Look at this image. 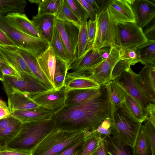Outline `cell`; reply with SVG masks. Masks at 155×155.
<instances>
[{
  "label": "cell",
  "mask_w": 155,
  "mask_h": 155,
  "mask_svg": "<svg viewBox=\"0 0 155 155\" xmlns=\"http://www.w3.org/2000/svg\"><path fill=\"white\" fill-rule=\"evenodd\" d=\"M111 114V103L104 86L83 103L64 107L52 118L56 127L64 131H93Z\"/></svg>",
  "instance_id": "1"
},
{
  "label": "cell",
  "mask_w": 155,
  "mask_h": 155,
  "mask_svg": "<svg viewBox=\"0 0 155 155\" xmlns=\"http://www.w3.org/2000/svg\"><path fill=\"white\" fill-rule=\"evenodd\" d=\"M55 127L52 118L22 124L17 134L3 145L8 148L31 152Z\"/></svg>",
  "instance_id": "2"
},
{
  "label": "cell",
  "mask_w": 155,
  "mask_h": 155,
  "mask_svg": "<svg viewBox=\"0 0 155 155\" xmlns=\"http://www.w3.org/2000/svg\"><path fill=\"white\" fill-rule=\"evenodd\" d=\"M92 131L69 132L55 127L31 151V155H55L84 139Z\"/></svg>",
  "instance_id": "3"
},
{
  "label": "cell",
  "mask_w": 155,
  "mask_h": 155,
  "mask_svg": "<svg viewBox=\"0 0 155 155\" xmlns=\"http://www.w3.org/2000/svg\"><path fill=\"white\" fill-rule=\"evenodd\" d=\"M111 118L110 135L133 149L142 123L132 117L124 104L111 111Z\"/></svg>",
  "instance_id": "4"
},
{
  "label": "cell",
  "mask_w": 155,
  "mask_h": 155,
  "mask_svg": "<svg viewBox=\"0 0 155 155\" xmlns=\"http://www.w3.org/2000/svg\"><path fill=\"white\" fill-rule=\"evenodd\" d=\"M0 14V28L17 48L30 53L36 58L48 46L49 44L41 38L31 36L16 29Z\"/></svg>",
  "instance_id": "5"
},
{
  "label": "cell",
  "mask_w": 155,
  "mask_h": 155,
  "mask_svg": "<svg viewBox=\"0 0 155 155\" xmlns=\"http://www.w3.org/2000/svg\"><path fill=\"white\" fill-rule=\"evenodd\" d=\"M147 41L142 28L136 22H115L114 46L136 49Z\"/></svg>",
  "instance_id": "6"
},
{
  "label": "cell",
  "mask_w": 155,
  "mask_h": 155,
  "mask_svg": "<svg viewBox=\"0 0 155 155\" xmlns=\"http://www.w3.org/2000/svg\"><path fill=\"white\" fill-rule=\"evenodd\" d=\"M96 30L92 48L99 50L114 46L115 21L107 6L96 14Z\"/></svg>",
  "instance_id": "7"
},
{
  "label": "cell",
  "mask_w": 155,
  "mask_h": 155,
  "mask_svg": "<svg viewBox=\"0 0 155 155\" xmlns=\"http://www.w3.org/2000/svg\"><path fill=\"white\" fill-rule=\"evenodd\" d=\"M21 75V78L4 76L2 82L5 93L16 91L31 97L49 90L35 77L26 73Z\"/></svg>",
  "instance_id": "8"
},
{
  "label": "cell",
  "mask_w": 155,
  "mask_h": 155,
  "mask_svg": "<svg viewBox=\"0 0 155 155\" xmlns=\"http://www.w3.org/2000/svg\"><path fill=\"white\" fill-rule=\"evenodd\" d=\"M114 80L127 94L140 103L145 112L147 105L150 103L154 102L143 90L139 79L138 74L134 72L131 68L123 72Z\"/></svg>",
  "instance_id": "9"
},
{
  "label": "cell",
  "mask_w": 155,
  "mask_h": 155,
  "mask_svg": "<svg viewBox=\"0 0 155 155\" xmlns=\"http://www.w3.org/2000/svg\"><path fill=\"white\" fill-rule=\"evenodd\" d=\"M54 25L59 32L67 52L68 60V69L69 66L77 58L79 28L71 23L56 19Z\"/></svg>",
  "instance_id": "10"
},
{
  "label": "cell",
  "mask_w": 155,
  "mask_h": 155,
  "mask_svg": "<svg viewBox=\"0 0 155 155\" xmlns=\"http://www.w3.org/2000/svg\"><path fill=\"white\" fill-rule=\"evenodd\" d=\"M120 59L119 49L112 46L107 58L95 68L82 74L88 77L101 86H104L111 81L113 69Z\"/></svg>",
  "instance_id": "11"
},
{
  "label": "cell",
  "mask_w": 155,
  "mask_h": 155,
  "mask_svg": "<svg viewBox=\"0 0 155 155\" xmlns=\"http://www.w3.org/2000/svg\"><path fill=\"white\" fill-rule=\"evenodd\" d=\"M66 94L64 86L59 90H49L30 97L41 107L54 114L65 106Z\"/></svg>",
  "instance_id": "12"
},
{
  "label": "cell",
  "mask_w": 155,
  "mask_h": 155,
  "mask_svg": "<svg viewBox=\"0 0 155 155\" xmlns=\"http://www.w3.org/2000/svg\"><path fill=\"white\" fill-rule=\"evenodd\" d=\"M134 0H109L107 7L115 22H136L131 4Z\"/></svg>",
  "instance_id": "13"
},
{
  "label": "cell",
  "mask_w": 155,
  "mask_h": 155,
  "mask_svg": "<svg viewBox=\"0 0 155 155\" xmlns=\"http://www.w3.org/2000/svg\"><path fill=\"white\" fill-rule=\"evenodd\" d=\"M104 60L99 50L92 48L76 59L69 66L68 69L71 70V73L73 74H83L96 67Z\"/></svg>",
  "instance_id": "14"
},
{
  "label": "cell",
  "mask_w": 155,
  "mask_h": 155,
  "mask_svg": "<svg viewBox=\"0 0 155 155\" xmlns=\"http://www.w3.org/2000/svg\"><path fill=\"white\" fill-rule=\"evenodd\" d=\"M136 22L143 28L155 18V3L149 0H134L131 4Z\"/></svg>",
  "instance_id": "15"
},
{
  "label": "cell",
  "mask_w": 155,
  "mask_h": 155,
  "mask_svg": "<svg viewBox=\"0 0 155 155\" xmlns=\"http://www.w3.org/2000/svg\"><path fill=\"white\" fill-rule=\"evenodd\" d=\"M15 48L0 45V52L10 66L21 76V74L26 73L35 76L22 57L16 51Z\"/></svg>",
  "instance_id": "16"
},
{
  "label": "cell",
  "mask_w": 155,
  "mask_h": 155,
  "mask_svg": "<svg viewBox=\"0 0 155 155\" xmlns=\"http://www.w3.org/2000/svg\"><path fill=\"white\" fill-rule=\"evenodd\" d=\"M6 21L17 30L26 34L37 38H41L40 34L31 20L25 14L12 13L5 16Z\"/></svg>",
  "instance_id": "17"
},
{
  "label": "cell",
  "mask_w": 155,
  "mask_h": 155,
  "mask_svg": "<svg viewBox=\"0 0 155 155\" xmlns=\"http://www.w3.org/2000/svg\"><path fill=\"white\" fill-rule=\"evenodd\" d=\"M6 93L8 97V107L11 113L35 109L40 107L27 94L16 91Z\"/></svg>",
  "instance_id": "18"
},
{
  "label": "cell",
  "mask_w": 155,
  "mask_h": 155,
  "mask_svg": "<svg viewBox=\"0 0 155 155\" xmlns=\"http://www.w3.org/2000/svg\"><path fill=\"white\" fill-rule=\"evenodd\" d=\"M36 59L41 70L54 87L56 57L52 47L49 45Z\"/></svg>",
  "instance_id": "19"
},
{
  "label": "cell",
  "mask_w": 155,
  "mask_h": 155,
  "mask_svg": "<svg viewBox=\"0 0 155 155\" xmlns=\"http://www.w3.org/2000/svg\"><path fill=\"white\" fill-rule=\"evenodd\" d=\"M37 29L41 38L47 43H50L52 37L55 18L52 15L45 14L32 17L31 20Z\"/></svg>",
  "instance_id": "20"
},
{
  "label": "cell",
  "mask_w": 155,
  "mask_h": 155,
  "mask_svg": "<svg viewBox=\"0 0 155 155\" xmlns=\"http://www.w3.org/2000/svg\"><path fill=\"white\" fill-rule=\"evenodd\" d=\"M138 76L144 91L155 102V67L150 64H145Z\"/></svg>",
  "instance_id": "21"
},
{
  "label": "cell",
  "mask_w": 155,
  "mask_h": 155,
  "mask_svg": "<svg viewBox=\"0 0 155 155\" xmlns=\"http://www.w3.org/2000/svg\"><path fill=\"white\" fill-rule=\"evenodd\" d=\"M64 86L66 91L79 89H99L101 86L87 76L71 73L67 74Z\"/></svg>",
  "instance_id": "22"
},
{
  "label": "cell",
  "mask_w": 155,
  "mask_h": 155,
  "mask_svg": "<svg viewBox=\"0 0 155 155\" xmlns=\"http://www.w3.org/2000/svg\"><path fill=\"white\" fill-rule=\"evenodd\" d=\"M54 114L40 107L35 109L16 111L11 113L10 115L23 124L51 118Z\"/></svg>",
  "instance_id": "23"
},
{
  "label": "cell",
  "mask_w": 155,
  "mask_h": 155,
  "mask_svg": "<svg viewBox=\"0 0 155 155\" xmlns=\"http://www.w3.org/2000/svg\"><path fill=\"white\" fill-rule=\"evenodd\" d=\"M15 48L24 59L34 76L49 89H54L41 69L36 58L25 50L18 48Z\"/></svg>",
  "instance_id": "24"
},
{
  "label": "cell",
  "mask_w": 155,
  "mask_h": 155,
  "mask_svg": "<svg viewBox=\"0 0 155 155\" xmlns=\"http://www.w3.org/2000/svg\"><path fill=\"white\" fill-rule=\"evenodd\" d=\"M106 155H134L126 145L111 135L103 136Z\"/></svg>",
  "instance_id": "25"
},
{
  "label": "cell",
  "mask_w": 155,
  "mask_h": 155,
  "mask_svg": "<svg viewBox=\"0 0 155 155\" xmlns=\"http://www.w3.org/2000/svg\"><path fill=\"white\" fill-rule=\"evenodd\" d=\"M111 105V111L122 105L125 101L127 93L114 80H111L105 85Z\"/></svg>",
  "instance_id": "26"
},
{
  "label": "cell",
  "mask_w": 155,
  "mask_h": 155,
  "mask_svg": "<svg viewBox=\"0 0 155 155\" xmlns=\"http://www.w3.org/2000/svg\"><path fill=\"white\" fill-rule=\"evenodd\" d=\"M99 89H79L66 91L64 107L74 106L83 103L96 93Z\"/></svg>",
  "instance_id": "27"
},
{
  "label": "cell",
  "mask_w": 155,
  "mask_h": 155,
  "mask_svg": "<svg viewBox=\"0 0 155 155\" xmlns=\"http://www.w3.org/2000/svg\"><path fill=\"white\" fill-rule=\"evenodd\" d=\"M139 61L143 64L155 65V41L148 40L147 42L136 49Z\"/></svg>",
  "instance_id": "28"
},
{
  "label": "cell",
  "mask_w": 155,
  "mask_h": 155,
  "mask_svg": "<svg viewBox=\"0 0 155 155\" xmlns=\"http://www.w3.org/2000/svg\"><path fill=\"white\" fill-rule=\"evenodd\" d=\"M54 16L55 19L71 23L80 28V21L73 12L66 0H62Z\"/></svg>",
  "instance_id": "29"
},
{
  "label": "cell",
  "mask_w": 155,
  "mask_h": 155,
  "mask_svg": "<svg viewBox=\"0 0 155 155\" xmlns=\"http://www.w3.org/2000/svg\"><path fill=\"white\" fill-rule=\"evenodd\" d=\"M124 104L132 117L139 122L147 120V116L140 103L127 94Z\"/></svg>",
  "instance_id": "30"
},
{
  "label": "cell",
  "mask_w": 155,
  "mask_h": 155,
  "mask_svg": "<svg viewBox=\"0 0 155 155\" xmlns=\"http://www.w3.org/2000/svg\"><path fill=\"white\" fill-rule=\"evenodd\" d=\"M133 150L134 155H151L150 146L143 125H141Z\"/></svg>",
  "instance_id": "31"
},
{
  "label": "cell",
  "mask_w": 155,
  "mask_h": 155,
  "mask_svg": "<svg viewBox=\"0 0 155 155\" xmlns=\"http://www.w3.org/2000/svg\"><path fill=\"white\" fill-rule=\"evenodd\" d=\"M27 4L25 0H0V14L23 13Z\"/></svg>",
  "instance_id": "32"
},
{
  "label": "cell",
  "mask_w": 155,
  "mask_h": 155,
  "mask_svg": "<svg viewBox=\"0 0 155 155\" xmlns=\"http://www.w3.org/2000/svg\"><path fill=\"white\" fill-rule=\"evenodd\" d=\"M68 71L66 63L56 57V68L54 78V88L55 90H59L64 86Z\"/></svg>",
  "instance_id": "33"
},
{
  "label": "cell",
  "mask_w": 155,
  "mask_h": 155,
  "mask_svg": "<svg viewBox=\"0 0 155 155\" xmlns=\"http://www.w3.org/2000/svg\"><path fill=\"white\" fill-rule=\"evenodd\" d=\"M49 45L53 48L56 57L65 62L68 67V60L67 52L59 32L55 25L52 37Z\"/></svg>",
  "instance_id": "34"
},
{
  "label": "cell",
  "mask_w": 155,
  "mask_h": 155,
  "mask_svg": "<svg viewBox=\"0 0 155 155\" xmlns=\"http://www.w3.org/2000/svg\"><path fill=\"white\" fill-rule=\"evenodd\" d=\"M102 136L100 134L94 131L87 136L84 139L79 155H91L97 148Z\"/></svg>",
  "instance_id": "35"
},
{
  "label": "cell",
  "mask_w": 155,
  "mask_h": 155,
  "mask_svg": "<svg viewBox=\"0 0 155 155\" xmlns=\"http://www.w3.org/2000/svg\"><path fill=\"white\" fill-rule=\"evenodd\" d=\"M87 22L81 23L80 24L78 38L77 56L76 59L81 57L87 51L90 49L88 50V42Z\"/></svg>",
  "instance_id": "36"
},
{
  "label": "cell",
  "mask_w": 155,
  "mask_h": 155,
  "mask_svg": "<svg viewBox=\"0 0 155 155\" xmlns=\"http://www.w3.org/2000/svg\"><path fill=\"white\" fill-rule=\"evenodd\" d=\"M62 0H41L38 4L37 15L45 14L55 15Z\"/></svg>",
  "instance_id": "37"
},
{
  "label": "cell",
  "mask_w": 155,
  "mask_h": 155,
  "mask_svg": "<svg viewBox=\"0 0 155 155\" xmlns=\"http://www.w3.org/2000/svg\"><path fill=\"white\" fill-rule=\"evenodd\" d=\"M22 124L18 120L0 131V143L3 145L14 137L19 131Z\"/></svg>",
  "instance_id": "38"
},
{
  "label": "cell",
  "mask_w": 155,
  "mask_h": 155,
  "mask_svg": "<svg viewBox=\"0 0 155 155\" xmlns=\"http://www.w3.org/2000/svg\"><path fill=\"white\" fill-rule=\"evenodd\" d=\"M73 12L80 23L87 22L89 16L78 0H66Z\"/></svg>",
  "instance_id": "39"
},
{
  "label": "cell",
  "mask_w": 155,
  "mask_h": 155,
  "mask_svg": "<svg viewBox=\"0 0 155 155\" xmlns=\"http://www.w3.org/2000/svg\"><path fill=\"white\" fill-rule=\"evenodd\" d=\"M119 54L120 59L124 60L130 66L139 62L136 49L120 48Z\"/></svg>",
  "instance_id": "40"
},
{
  "label": "cell",
  "mask_w": 155,
  "mask_h": 155,
  "mask_svg": "<svg viewBox=\"0 0 155 155\" xmlns=\"http://www.w3.org/2000/svg\"><path fill=\"white\" fill-rule=\"evenodd\" d=\"M143 126L150 146L151 155H155V128L147 120Z\"/></svg>",
  "instance_id": "41"
},
{
  "label": "cell",
  "mask_w": 155,
  "mask_h": 155,
  "mask_svg": "<svg viewBox=\"0 0 155 155\" xmlns=\"http://www.w3.org/2000/svg\"><path fill=\"white\" fill-rule=\"evenodd\" d=\"M130 66L124 60L120 59L114 66L112 72L111 81L114 80L125 71L129 69Z\"/></svg>",
  "instance_id": "42"
},
{
  "label": "cell",
  "mask_w": 155,
  "mask_h": 155,
  "mask_svg": "<svg viewBox=\"0 0 155 155\" xmlns=\"http://www.w3.org/2000/svg\"><path fill=\"white\" fill-rule=\"evenodd\" d=\"M84 139L68 147L55 155H79L81 151Z\"/></svg>",
  "instance_id": "43"
},
{
  "label": "cell",
  "mask_w": 155,
  "mask_h": 155,
  "mask_svg": "<svg viewBox=\"0 0 155 155\" xmlns=\"http://www.w3.org/2000/svg\"><path fill=\"white\" fill-rule=\"evenodd\" d=\"M112 126L111 119L110 117H108L102 122L95 131L104 136L110 135Z\"/></svg>",
  "instance_id": "44"
},
{
  "label": "cell",
  "mask_w": 155,
  "mask_h": 155,
  "mask_svg": "<svg viewBox=\"0 0 155 155\" xmlns=\"http://www.w3.org/2000/svg\"><path fill=\"white\" fill-rule=\"evenodd\" d=\"M88 44V50L92 48L96 30V21L89 19L87 22Z\"/></svg>",
  "instance_id": "45"
},
{
  "label": "cell",
  "mask_w": 155,
  "mask_h": 155,
  "mask_svg": "<svg viewBox=\"0 0 155 155\" xmlns=\"http://www.w3.org/2000/svg\"><path fill=\"white\" fill-rule=\"evenodd\" d=\"M142 29L143 34L148 40L155 41V18Z\"/></svg>",
  "instance_id": "46"
},
{
  "label": "cell",
  "mask_w": 155,
  "mask_h": 155,
  "mask_svg": "<svg viewBox=\"0 0 155 155\" xmlns=\"http://www.w3.org/2000/svg\"><path fill=\"white\" fill-rule=\"evenodd\" d=\"M0 155H31V153L8 148L2 145L0 147Z\"/></svg>",
  "instance_id": "47"
},
{
  "label": "cell",
  "mask_w": 155,
  "mask_h": 155,
  "mask_svg": "<svg viewBox=\"0 0 155 155\" xmlns=\"http://www.w3.org/2000/svg\"><path fill=\"white\" fill-rule=\"evenodd\" d=\"M147 120L155 128V104L154 102L149 103L145 108Z\"/></svg>",
  "instance_id": "48"
},
{
  "label": "cell",
  "mask_w": 155,
  "mask_h": 155,
  "mask_svg": "<svg viewBox=\"0 0 155 155\" xmlns=\"http://www.w3.org/2000/svg\"><path fill=\"white\" fill-rule=\"evenodd\" d=\"M83 6L88 15L90 19L94 21L95 19L96 12L91 5L85 0H78Z\"/></svg>",
  "instance_id": "49"
},
{
  "label": "cell",
  "mask_w": 155,
  "mask_h": 155,
  "mask_svg": "<svg viewBox=\"0 0 155 155\" xmlns=\"http://www.w3.org/2000/svg\"><path fill=\"white\" fill-rule=\"evenodd\" d=\"M0 45L17 48L8 37L5 33L0 28Z\"/></svg>",
  "instance_id": "50"
},
{
  "label": "cell",
  "mask_w": 155,
  "mask_h": 155,
  "mask_svg": "<svg viewBox=\"0 0 155 155\" xmlns=\"http://www.w3.org/2000/svg\"><path fill=\"white\" fill-rule=\"evenodd\" d=\"M11 113L5 102L0 99V119L10 115Z\"/></svg>",
  "instance_id": "51"
},
{
  "label": "cell",
  "mask_w": 155,
  "mask_h": 155,
  "mask_svg": "<svg viewBox=\"0 0 155 155\" xmlns=\"http://www.w3.org/2000/svg\"><path fill=\"white\" fill-rule=\"evenodd\" d=\"M2 73L4 76H9L14 77L18 78H21V76L19 75L10 66H6L4 67L2 70Z\"/></svg>",
  "instance_id": "52"
},
{
  "label": "cell",
  "mask_w": 155,
  "mask_h": 155,
  "mask_svg": "<svg viewBox=\"0 0 155 155\" xmlns=\"http://www.w3.org/2000/svg\"><path fill=\"white\" fill-rule=\"evenodd\" d=\"M18 120L11 115L6 118L0 119V131Z\"/></svg>",
  "instance_id": "53"
},
{
  "label": "cell",
  "mask_w": 155,
  "mask_h": 155,
  "mask_svg": "<svg viewBox=\"0 0 155 155\" xmlns=\"http://www.w3.org/2000/svg\"><path fill=\"white\" fill-rule=\"evenodd\" d=\"M91 155H106L104 140L102 136L100 138L97 148Z\"/></svg>",
  "instance_id": "54"
},
{
  "label": "cell",
  "mask_w": 155,
  "mask_h": 155,
  "mask_svg": "<svg viewBox=\"0 0 155 155\" xmlns=\"http://www.w3.org/2000/svg\"><path fill=\"white\" fill-rule=\"evenodd\" d=\"M6 66H10L4 57L0 52V81L4 80V75L2 72L3 68Z\"/></svg>",
  "instance_id": "55"
},
{
  "label": "cell",
  "mask_w": 155,
  "mask_h": 155,
  "mask_svg": "<svg viewBox=\"0 0 155 155\" xmlns=\"http://www.w3.org/2000/svg\"><path fill=\"white\" fill-rule=\"evenodd\" d=\"M99 51L101 57L104 60L109 56L110 51V48H103L99 49Z\"/></svg>",
  "instance_id": "56"
},
{
  "label": "cell",
  "mask_w": 155,
  "mask_h": 155,
  "mask_svg": "<svg viewBox=\"0 0 155 155\" xmlns=\"http://www.w3.org/2000/svg\"><path fill=\"white\" fill-rule=\"evenodd\" d=\"M89 3L95 10L96 13H98L101 10L99 4L97 0H85Z\"/></svg>",
  "instance_id": "57"
},
{
  "label": "cell",
  "mask_w": 155,
  "mask_h": 155,
  "mask_svg": "<svg viewBox=\"0 0 155 155\" xmlns=\"http://www.w3.org/2000/svg\"><path fill=\"white\" fill-rule=\"evenodd\" d=\"M28 1L31 3L39 4L41 0H28Z\"/></svg>",
  "instance_id": "58"
},
{
  "label": "cell",
  "mask_w": 155,
  "mask_h": 155,
  "mask_svg": "<svg viewBox=\"0 0 155 155\" xmlns=\"http://www.w3.org/2000/svg\"><path fill=\"white\" fill-rule=\"evenodd\" d=\"M2 145H3L1 143H0V147L2 146Z\"/></svg>",
  "instance_id": "59"
}]
</instances>
